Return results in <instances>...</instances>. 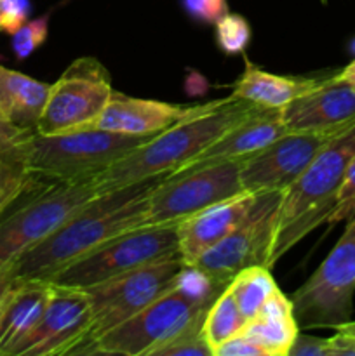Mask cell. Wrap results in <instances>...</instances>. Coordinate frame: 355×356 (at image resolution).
Masks as SVG:
<instances>
[{"instance_id": "1", "label": "cell", "mask_w": 355, "mask_h": 356, "mask_svg": "<svg viewBox=\"0 0 355 356\" xmlns=\"http://www.w3.org/2000/svg\"><path fill=\"white\" fill-rule=\"evenodd\" d=\"M164 177L157 176L97 195L10 264L9 273L14 280H49L113 236L145 226L148 195Z\"/></svg>"}, {"instance_id": "2", "label": "cell", "mask_w": 355, "mask_h": 356, "mask_svg": "<svg viewBox=\"0 0 355 356\" xmlns=\"http://www.w3.org/2000/svg\"><path fill=\"white\" fill-rule=\"evenodd\" d=\"M258 104L230 94L150 138L96 176L101 193L157 176H169L194 162L212 143L256 113Z\"/></svg>"}, {"instance_id": "3", "label": "cell", "mask_w": 355, "mask_h": 356, "mask_svg": "<svg viewBox=\"0 0 355 356\" xmlns=\"http://www.w3.org/2000/svg\"><path fill=\"white\" fill-rule=\"evenodd\" d=\"M354 156L355 125H352L343 134L334 138L313 159L305 172L282 191L268 268L275 266L299 240L327 222L347 167Z\"/></svg>"}, {"instance_id": "4", "label": "cell", "mask_w": 355, "mask_h": 356, "mask_svg": "<svg viewBox=\"0 0 355 356\" xmlns=\"http://www.w3.org/2000/svg\"><path fill=\"white\" fill-rule=\"evenodd\" d=\"M97 195L101 191L96 177L54 181L38 176L0 218V271L47 238Z\"/></svg>"}, {"instance_id": "5", "label": "cell", "mask_w": 355, "mask_h": 356, "mask_svg": "<svg viewBox=\"0 0 355 356\" xmlns=\"http://www.w3.org/2000/svg\"><path fill=\"white\" fill-rule=\"evenodd\" d=\"M150 138L153 136H125L101 129H82L51 136L35 132L30 139V167L47 179H89Z\"/></svg>"}, {"instance_id": "6", "label": "cell", "mask_w": 355, "mask_h": 356, "mask_svg": "<svg viewBox=\"0 0 355 356\" xmlns=\"http://www.w3.org/2000/svg\"><path fill=\"white\" fill-rule=\"evenodd\" d=\"M176 228L178 225H145L129 229L63 268L47 282L86 291L162 257L180 256Z\"/></svg>"}, {"instance_id": "7", "label": "cell", "mask_w": 355, "mask_h": 356, "mask_svg": "<svg viewBox=\"0 0 355 356\" xmlns=\"http://www.w3.org/2000/svg\"><path fill=\"white\" fill-rule=\"evenodd\" d=\"M355 296V218L312 277L291 296L299 329H334L350 322Z\"/></svg>"}, {"instance_id": "8", "label": "cell", "mask_w": 355, "mask_h": 356, "mask_svg": "<svg viewBox=\"0 0 355 356\" xmlns=\"http://www.w3.org/2000/svg\"><path fill=\"white\" fill-rule=\"evenodd\" d=\"M209 306L197 305L176 285L110 332L84 346L79 355L152 356L173 337L205 318Z\"/></svg>"}, {"instance_id": "9", "label": "cell", "mask_w": 355, "mask_h": 356, "mask_svg": "<svg viewBox=\"0 0 355 356\" xmlns=\"http://www.w3.org/2000/svg\"><path fill=\"white\" fill-rule=\"evenodd\" d=\"M183 266L181 256L162 257L141 268L86 289L90 301V329L87 339L73 355H79L84 346L100 339L122 322L131 318L143 308L169 291L174 278Z\"/></svg>"}, {"instance_id": "10", "label": "cell", "mask_w": 355, "mask_h": 356, "mask_svg": "<svg viewBox=\"0 0 355 356\" xmlns=\"http://www.w3.org/2000/svg\"><path fill=\"white\" fill-rule=\"evenodd\" d=\"M244 160L212 163L169 174L148 195L145 225H178L190 216L246 193L240 184Z\"/></svg>"}, {"instance_id": "11", "label": "cell", "mask_w": 355, "mask_h": 356, "mask_svg": "<svg viewBox=\"0 0 355 356\" xmlns=\"http://www.w3.org/2000/svg\"><path fill=\"white\" fill-rule=\"evenodd\" d=\"M111 92V79L100 59H75L49 89L47 103L37 122L40 136L82 131L97 120Z\"/></svg>"}, {"instance_id": "12", "label": "cell", "mask_w": 355, "mask_h": 356, "mask_svg": "<svg viewBox=\"0 0 355 356\" xmlns=\"http://www.w3.org/2000/svg\"><path fill=\"white\" fill-rule=\"evenodd\" d=\"M281 198L282 191L258 193L253 207L239 226L200 254L194 263L195 266L226 284L247 266L261 264L268 268Z\"/></svg>"}, {"instance_id": "13", "label": "cell", "mask_w": 355, "mask_h": 356, "mask_svg": "<svg viewBox=\"0 0 355 356\" xmlns=\"http://www.w3.org/2000/svg\"><path fill=\"white\" fill-rule=\"evenodd\" d=\"M343 132H285L278 139L244 160L240 184L246 193L284 191L317 155Z\"/></svg>"}, {"instance_id": "14", "label": "cell", "mask_w": 355, "mask_h": 356, "mask_svg": "<svg viewBox=\"0 0 355 356\" xmlns=\"http://www.w3.org/2000/svg\"><path fill=\"white\" fill-rule=\"evenodd\" d=\"M90 316V301L86 291L52 284L40 320L13 356L73 355L87 339Z\"/></svg>"}, {"instance_id": "15", "label": "cell", "mask_w": 355, "mask_h": 356, "mask_svg": "<svg viewBox=\"0 0 355 356\" xmlns=\"http://www.w3.org/2000/svg\"><path fill=\"white\" fill-rule=\"evenodd\" d=\"M287 132H345L355 125V89L338 75L281 108Z\"/></svg>"}, {"instance_id": "16", "label": "cell", "mask_w": 355, "mask_h": 356, "mask_svg": "<svg viewBox=\"0 0 355 356\" xmlns=\"http://www.w3.org/2000/svg\"><path fill=\"white\" fill-rule=\"evenodd\" d=\"M207 106L209 103L181 106L164 101L131 97L113 90L97 120L87 129H101L125 136H157L171 125L205 110Z\"/></svg>"}, {"instance_id": "17", "label": "cell", "mask_w": 355, "mask_h": 356, "mask_svg": "<svg viewBox=\"0 0 355 356\" xmlns=\"http://www.w3.org/2000/svg\"><path fill=\"white\" fill-rule=\"evenodd\" d=\"M285 127L281 120V110L277 108H260L242 124L235 125L223 138L212 143L202 152L194 162L188 163L180 172L197 170L212 163L230 162V160H246L256 155L270 143L285 134ZM178 174V172H174Z\"/></svg>"}, {"instance_id": "18", "label": "cell", "mask_w": 355, "mask_h": 356, "mask_svg": "<svg viewBox=\"0 0 355 356\" xmlns=\"http://www.w3.org/2000/svg\"><path fill=\"white\" fill-rule=\"evenodd\" d=\"M254 197L256 195L253 193H240L178 222L180 256L183 264H194L200 254L235 229L253 207Z\"/></svg>"}, {"instance_id": "19", "label": "cell", "mask_w": 355, "mask_h": 356, "mask_svg": "<svg viewBox=\"0 0 355 356\" xmlns=\"http://www.w3.org/2000/svg\"><path fill=\"white\" fill-rule=\"evenodd\" d=\"M52 284L47 280H16L0 305V356H13L44 313Z\"/></svg>"}, {"instance_id": "20", "label": "cell", "mask_w": 355, "mask_h": 356, "mask_svg": "<svg viewBox=\"0 0 355 356\" xmlns=\"http://www.w3.org/2000/svg\"><path fill=\"white\" fill-rule=\"evenodd\" d=\"M299 332L301 329L296 320L291 298L277 289L258 315L247 320L240 334L260 344L268 356H287Z\"/></svg>"}, {"instance_id": "21", "label": "cell", "mask_w": 355, "mask_h": 356, "mask_svg": "<svg viewBox=\"0 0 355 356\" xmlns=\"http://www.w3.org/2000/svg\"><path fill=\"white\" fill-rule=\"evenodd\" d=\"M322 79H303L268 73L246 59V68L233 86L232 96L247 99L263 108H284L296 97L319 86Z\"/></svg>"}, {"instance_id": "22", "label": "cell", "mask_w": 355, "mask_h": 356, "mask_svg": "<svg viewBox=\"0 0 355 356\" xmlns=\"http://www.w3.org/2000/svg\"><path fill=\"white\" fill-rule=\"evenodd\" d=\"M51 86L0 66V115L13 125L35 131Z\"/></svg>"}, {"instance_id": "23", "label": "cell", "mask_w": 355, "mask_h": 356, "mask_svg": "<svg viewBox=\"0 0 355 356\" xmlns=\"http://www.w3.org/2000/svg\"><path fill=\"white\" fill-rule=\"evenodd\" d=\"M31 136L19 143L0 146V218L38 177L30 167Z\"/></svg>"}, {"instance_id": "24", "label": "cell", "mask_w": 355, "mask_h": 356, "mask_svg": "<svg viewBox=\"0 0 355 356\" xmlns=\"http://www.w3.org/2000/svg\"><path fill=\"white\" fill-rule=\"evenodd\" d=\"M230 292L239 306L244 318L251 320L258 315L265 302L277 291V282L271 277L270 268L254 264L240 270L228 284Z\"/></svg>"}, {"instance_id": "25", "label": "cell", "mask_w": 355, "mask_h": 356, "mask_svg": "<svg viewBox=\"0 0 355 356\" xmlns=\"http://www.w3.org/2000/svg\"><path fill=\"white\" fill-rule=\"evenodd\" d=\"M246 322L247 320L240 313L239 306H237L235 299H233L232 292L226 285L225 291L209 306L204 323H202V334H204L211 350L214 351L219 344L242 332Z\"/></svg>"}, {"instance_id": "26", "label": "cell", "mask_w": 355, "mask_h": 356, "mask_svg": "<svg viewBox=\"0 0 355 356\" xmlns=\"http://www.w3.org/2000/svg\"><path fill=\"white\" fill-rule=\"evenodd\" d=\"M253 38L249 21L240 14H225L214 24L216 47L225 56H240L247 51Z\"/></svg>"}, {"instance_id": "27", "label": "cell", "mask_w": 355, "mask_h": 356, "mask_svg": "<svg viewBox=\"0 0 355 356\" xmlns=\"http://www.w3.org/2000/svg\"><path fill=\"white\" fill-rule=\"evenodd\" d=\"M49 19H51V13H45L42 16L35 17V19L26 21L21 28H17L13 35H10V47H13L16 59L23 61V59L30 58L38 47L44 45L49 35Z\"/></svg>"}, {"instance_id": "28", "label": "cell", "mask_w": 355, "mask_h": 356, "mask_svg": "<svg viewBox=\"0 0 355 356\" xmlns=\"http://www.w3.org/2000/svg\"><path fill=\"white\" fill-rule=\"evenodd\" d=\"M202 322L194 323L176 337L160 346L152 356H212V350L202 334Z\"/></svg>"}, {"instance_id": "29", "label": "cell", "mask_w": 355, "mask_h": 356, "mask_svg": "<svg viewBox=\"0 0 355 356\" xmlns=\"http://www.w3.org/2000/svg\"><path fill=\"white\" fill-rule=\"evenodd\" d=\"M352 218H355V156L348 163L343 183L338 191L336 204L327 218V225L333 226L338 222H347Z\"/></svg>"}, {"instance_id": "30", "label": "cell", "mask_w": 355, "mask_h": 356, "mask_svg": "<svg viewBox=\"0 0 355 356\" xmlns=\"http://www.w3.org/2000/svg\"><path fill=\"white\" fill-rule=\"evenodd\" d=\"M184 13L202 24H216L228 14L226 0H181Z\"/></svg>"}, {"instance_id": "31", "label": "cell", "mask_w": 355, "mask_h": 356, "mask_svg": "<svg viewBox=\"0 0 355 356\" xmlns=\"http://www.w3.org/2000/svg\"><path fill=\"white\" fill-rule=\"evenodd\" d=\"M30 0H0V17L2 30L13 35L17 28L23 26L30 16Z\"/></svg>"}, {"instance_id": "32", "label": "cell", "mask_w": 355, "mask_h": 356, "mask_svg": "<svg viewBox=\"0 0 355 356\" xmlns=\"http://www.w3.org/2000/svg\"><path fill=\"white\" fill-rule=\"evenodd\" d=\"M212 356H268L267 351L260 346V344L254 343L253 339H249L244 334H237V336L230 337L228 341L219 344Z\"/></svg>"}, {"instance_id": "33", "label": "cell", "mask_w": 355, "mask_h": 356, "mask_svg": "<svg viewBox=\"0 0 355 356\" xmlns=\"http://www.w3.org/2000/svg\"><path fill=\"white\" fill-rule=\"evenodd\" d=\"M287 356H327V339L299 332Z\"/></svg>"}, {"instance_id": "34", "label": "cell", "mask_w": 355, "mask_h": 356, "mask_svg": "<svg viewBox=\"0 0 355 356\" xmlns=\"http://www.w3.org/2000/svg\"><path fill=\"white\" fill-rule=\"evenodd\" d=\"M327 356H355V337L345 330H336L327 339Z\"/></svg>"}, {"instance_id": "35", "label": "cell", "mask_w": 355, "mask_h": 356, "mask_svg": "<svg viewBox=\"0 0 355 356\" xmlns=\"http://www.w3.org/2000/svg\"><path fill=\"white\" fill-rule=\"evenodd\" d=\"M35 131H26V129H19L7 122L6 118L0 115V146L13 145V143H19L23 139H28Z\"/></svg>"}, {"instance_id": "36", "label": "cell", "mask_w": 355, "mask_h": 356, "mask_svg": "<svg viewBox=\"0 0 355 356\" xmlns=\"http://www.w3.org/2000/svg\"><path fill=\"white\" fill-rule=\"evenodd\" d=\"M14 284H16V280H14L13 275L9 273V270L0 271V305H2V301L6 299V296H7V292L13 289Z\"/></svg>"}, {"instance_id": "37", "label": "cell", "mask_w": 355, "mask_h": 356, "mask_svg": "<svg viewBox=\"0 0 355 356\" xmlns=\"http://www.w3.org/2000/svg\"><path fill=\"white\" fill-rule=\"evenodd\" d=\"M338 76H340V79H343L348 86H352L355 89V59L350 63V65L345 66V68L338 73Z\"/></svg>"}, {"instance_id": "38", "label": "cell", "mask_w": 355, "mask_h": 356, "mask_svg": "<svg viewBox=\"0 0 355 356\" xmlns=\"http://www.w3.org/2000/svg\"><path fill=\"white\" fill-rule=\"evenodd\" d=\"M338 329L345 330V332H348V334H350V336L355 337V322H354V320H350V322L343 323V325H340V327H338Z\"/></svg>"}, {"instance_id": "39", "label": "cell", "mask_w": 355, "mask_h": 356, "mask_svg": "<svg viewBox=\"0 0 355 356\" xmlns=\"http://www.w3.org/2000/svg\"><path fill=\"white\" fill-rule=\"evenodd\" d=\"M0 31H2V17H0Z\"/></svg>"}, {"instance_id": "40", "label": "cell", "mask_w": 355, "mask_h": 356, "mask_svg": "<svg viewBox=\"0 0 355 356\" xmlns=\"http://www.w3.org/2000/svg\"><path fill=\"white\" fill-rule=\"evenodd\" d=\"M320 2H322V3H327V0H320Z\"/></svg>"}, {"instance_id": "41", "label": "cell", "mask_w": 355, "mask_h": 356, "mask_svg": "<svg viewBox=\"0 0 355 356\" xmlns=\"http://www.w3.org/2000/svg\"><path fill=\"white\" fill-rule=\"evenodd\" d=\"M354 49H355V42H354Z\"/></svg>"}]
</instances>
